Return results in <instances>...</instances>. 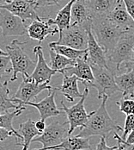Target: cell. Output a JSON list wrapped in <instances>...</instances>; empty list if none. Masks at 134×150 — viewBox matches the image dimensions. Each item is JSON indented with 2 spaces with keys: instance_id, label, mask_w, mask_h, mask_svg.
<instances>
[{
  "instance_id": "6da1fadb",
  "label": "cell",
  "mask_w": 134,
  "mask_h": 150,
  "mask_svg": "<svg viewBox=\"0 0 134 150\" xmlns=\"http://www.w3.org/2000/svg\"><path fill=\"white\" fill-rule=\"evenodd\" d=\"M109 97L103 96L102 98V103L97 110L90 112L88 122L86 124L80 128V131L77 135L82 137H90L93 135L105 136L110 132L122 131L119 124L113 120L107 110V101Z\"/></svg>"
},
{
  "instance_id": "7a4b0ae2",
  "label": "cell",
  "mask_w": 134,
  "mask_h": 150,
  "mask_svg": "<svg viewBox=\"0 0 134 150\" xmlns=\"http://www.w3.org/2000/svg\"><path fill=\"white\" fill-rule=\"evenodd\" d=\"M91 30L98 43L107 53V55L114 48L121 36L127 32L111 22L107 16L92 17Z\"/></svg>"
},
{
  "instance_id": "3957f363",
  "label": "cell",
  "mask_w": 134,
  "mask_h": 150,
  "mask_svg": "<svg viewBox=\"0 0 134 150\" xmlns=\"http://www.w3.org/2000/svg\"><path fill=\"white\" fill-rule=\"evenodd\" d=\"M27 43L20 42L18 40H13L11 45L5 47L6 53L11 58L13 73L10 81H14L17 79V74H21L22 77H29L33 74L36 63L29 58V56L24 51L23 46Z\"/></svg>"
},
{
  "instance_id": "277c9868",
  "label": "cell",
  "mask_w": 134,
  "mask_h": 150,
  "mask_svg": "<svg viewBox=\"0 0 134 150\" xmlns=\"http://www.w3.org/2000/svg\"><path fill=\"white\" fill-rule=\"evenodd\" d=\"M90 63V62H89ZM95 79L92 83L84 86L85 87H93L98 92V98L102 99L103 96L110 97L117 91H120L115 81L116 73L110 67H103L91 64Z\"/></svg>"
},
{
  "instance_id": "5b68a950",
  "label": "cell",
  "mask_w": 134,
  "mask_h": 150,
  "mask_svg": "<svg viewBox=\"0 0 134 150\" xmlns=\"http://www.w3.org/2000/svg\"><path fill=\"white\" fill-rule=\"evenodd\" d=\"M134 48V30L126 32L115 45L114 48L107 54L108 65L115 67L116 73L119 72L120 66L130 61Z\"/></svg>"
},
{
  "instance_id": "8992f818",
  "label": "cell",
  "mask_w": 134,
  "mask_h": 150,
  "mask_svg": "<svg viewBox=\"0 0 134 150\" xmlns=\"http://www.w3.org/2000/svg\"><path fill=\"white\" fill-rule=\"evenodd\" d=\"M89 87H85L83 92L80 100L72 107H67L63 101H61L60 110H62L66 115L67 121L65 122L69 124V135H71L76 128H83L88 122L90 113H88L85 110L84 103L89 95Z\"/></svg>"
},
{
  "instance_id": "52a82bcc",
  "label": "cell",
  "mask_w": 134,
  "mask_h": 150,
  "mask_svg": "<svg viewBox=\"0 0 134 150\" xmlns=\"http://www.w3.org/2000/svg\"><path fill=\"white\" fill-rule=\"evenodd\" d=\"M58 41L53 42L54 44L65 45L78 50H84L88 47L87 30L79 24H71L68 28L59 33Z\"/></svg>"
},
{
  "instance_id": "ba28073f",
  "label": "cell",
  "mask_w": 134,
  "mask_h": 150,
  "mask_svg": "<svg viewBox=\"0 0 134 150\" xmlns=\"http://www.w3.org/2000/svg\"><path fill=\"white\" fill-rule=\"evenodd\" d=\"M67 123H60L59 121H53L46 126V129L41 135L34 138L33 142H40L43 148L33 150H45L47 148L60 144L67 136H69V127Z\"/></svg>"
},
{
  "instance_id": "9c48e42d",
  "label": "cell",
  "mask_w": 134,
  "mask_h": 150,
  "mask_svg": "<svg viewBox=\"0 0 134 150\" xmlns=\"http://www.w3.org/2000/svg\"><path fill=\"white\" fill-rule=\"evenodd\" d=\"M49 83L50 82L38 84L31 79L29 77H22V81L21 82L15 95L12 97V99L15 103L20 105L25 102L32 101L41 91L45 90L51 91L53 89Z\"/></svg>"
},
{
  "instance_id": "30bf717a",
  "label": "cell",
  "mask_w": 134,
  "mask_h": 150,
  "mask_svg": "<svg viewBox=\"0 0 134 150\" xmlns=\"http://www.w3.org/2000/svg\"><path fill=\"white\" fill-rule=\"evenodd\" d=\"M0 29L3 36H18L27 33L25 23L19 16L2 8H0Z\"/></svg>"
},
{
  "instance_id": "8fae6325",
  "label": "cell",
  "mask_w": 134,
  "mask_h": 150,
  "mask_svg": "<svg viewBox=\"0 0 134 150\" xmlns=\"http://www.w3.org/2000/svg\"><path fill=\"white\" fill-rule=\"evenodd\" d=\"M0 8L5 9L14 15L19 16L24 23L28 20H41V18L35 12L34 0H11Z\"/></svg>"
},
{
  "instance_id": "7c38bea8",
  "label": "cell",
  "mask_w": 134,
  "mask_h": 150,
  "mask_svg": "<svg viewBox=\"0 0 134 150\" xmlns=\"http://www.w3.org/2000/svg\"><path fill=\"white\" fill-rule=\"evenodd\" d=\"M34 54L37 58V62L35 68L29 78L38 84L50 82L52 77L57 73V71L48 66L44 57L42 47L40 44L34 47Z\"/></svg>"
},
{
  "instance_id": "4fadbf2b",
  "label": "cell",
  "mask_w": 134,
  "mask_h": 150,
  "mask_svg": "<svg viewBox=\"0 0 134 150\" xmlns=\"http://www.w3.org/2000/svg\"><path fill=\"white\" fill-rule=\"evenodd\" d=\"M57 91H59V88L53 87V89L50 91L51 93L48 94V96L46 97L41 101L40 102L29 101V102H25L21 105H29L37 109L40 113V117L41 120L46 121L47 118L60 116L61 114V110L58 108L55 103V95Z\"/></svg>"
},
{
  "instance_id": "5bb4252c",
  "label": "cell",
  "mask_w": 134,
  "mask_h": 150,
  "mask_svg": "<svg viewBox=\"0 0 134 150\" xmlns=\"http://www.w3.org/2000/svg\"><path fill=\"white\" fill-rule=\"evenodd\" d=\"M62 74L76 75L79 81L84 86L92 83L95 79L91 65L88 60V54L76 60V63L72 67H68L60 72Z\"/></svg>"
},
{
  "instance_id": "9a60e30c",
  "label": "cell",
  "mask_w": 134,
  "mask_h": 150,
  "mask_svg": "<svg viewBox=\"0 0 134 150\" xmlns=\"http://www.w3.org/2000/svg\"><path fill=\"white\" fill-rule=\"evenodd\" d=\"M88 32V60L94 65H97L103 67H110L107 61V55L102 47L98 43L93 32L91 26L86 28ZM111 68V67H110Z\"/></svg>"
},
{
  "instance_id": "2e32d148",
  "label": "cell",
  "mask_w": 134,
  "mask_h": 150,
  "mask_svg": "<svg viewBox=\"0 0 134 150\" xmlns=\"http://www.w3.org/2000/svg\"><path fill=\"white\" fill-rule=\"evenodd\" d=\"M46 18L34 20L27 27V34L29 35V37L33 40H37L39 42V44H41L44 41L47 35H53L60 32L57 27L53 28L47 21L46 22Z\"/></svg>"
},
{
  "instance_id": "e0dca14e",
  "label": "cell",
  "mask_w": 134,
  "mask_h": 150,
  "mask_svg": "<svg viewBox=\"0 0 134 150\" xmlns=\"http://www.w3.org/2000/svg\"><path fill=\"white\" fill-rule=\"evenodd\" d=\"M107 17L110 19L111 22H113L122 30L126 31L134 30L133 19L127 12L125 4L122 0H119L115 8Z\"/></svg>"
},
{
  "instance_id": "ac0fdd59",
  "label": "cell",
  "mask_w": 134,
  "mask_h": 150,
  "mask_svg": "<svg viewBox=\"0 0 134 150\" xmlns=\"http://www.w3.org/2000/svg\"><path fill=\"white\" fill-rule=\"evenodd\" d=\"M92 16L85 0H75L72 7L71 24L83 25L84 28L90 27Z\"/></svg>"
},
{
  "instance_id": "d6986e66",
  "label": "cell",
  "mask_w": 134,
  "mask_h": 150,
  "mask_svg": "<svg viewBox=\"0 0 134 150\" xmlns=\"http://www.w3.org/2000/svg\"><path fill=\"white\" fill-rule=\"evenodd\" d=\"M91 145L89 137H82L79 135L67 136L60 144L45 150H89Z\"/></svg>"
},
{
  "instance_id": "ffe728a7",
  "label": "cell",
  "mask_w": 134,
  "mask_h": 150,
  "mask_svg": "<svg viewBox=\"0 0 134 150\" xmlns=\"http://www.w3.org/2000/svg\"><path fill=\"white\" fill-rule=\"evenodd\" d=\"M79 79L76 75L63 74V83L59 86V91L67 99V101L72 103L76 98H80L83 96L78 90L77 82Z\"/></svg>"
},
{
  "instance_id": "44dd1931",
  "label": "cell",
  "mask_w": 134,
  "mask_h": 150,
  "mask_svg": "<svg viewBox=\"0 0 134 150\" xmlns=\"http://www.w3.org/2000/svg\"><path fill=\"white\" fill-rule=\"evenodd\" d=\"M18 133L22 137V142H17L16 144L18 146H21L22 150H29L31 142H33L34 138L41 135V133L38 131V129L35 127V122L32 119H28L26 122L21 123L19 125Z\"/></svg>"
},
{
  "instance_id": "7402d4cb",
  "label": "cell",
  "mask_w": 134,
  "mask_h": 150,
  "mask_svg": "<svg viewBox=\"0 0 134 150\" xmlns=\"http://www.w3.org/2000/svg\"><path fill=\"white\" fill-rule=\"evenodd\" d=\"M119 0H85L92 17L108 16Z\"/></svg>"
},
{
  "instance_id": "603a6c76",
  "label": "cell",
  "mask_w": 134,
  "mask_h": 150,
  "mask_svg": "<svg viewBox=\"0 0 134 150\" xmlns=\"http://www.w3.org/2000/svg\"><path fill=\"white\" fill-rule=\"evenodd\" d=\"M115 81L123 98H134V69L115 75Z\"/></svg>"
},
{
  "instance_id": "cb8c5ba5",
  "label": "cell",
  "mask_w": 134,
  "mask_h": 150,
  "mask_svg": "<svg viewBox=\"0 0 134 150\" xmlns=\"http://www.w3.org/2000/svg\"><path fill=\"white\" fill-rule=\"evenodd\" d=\"M74 2L75 0H70L58 12L54 19H47L48 23L50 25H56L60 32L68 28L71 25L72 22V7Z\"/></svg>"
},
{
  "instance_id": "d4e9b609",
  "label": "cell",
  "mask_w": 134,
  "mask_h": 150,
  "mask_svg": "<svg viewBox=\"0 0 134 150\" xmlns=\"http://www.w3.org/2000/svg\"><path fill=\"white\" fill-rule=\"evenodd\" d=\"M8 80H5L3 84L0 83V114L8 112L11 109H18L23 105H17L10 98V90L8 88Z\"/></svg>"
},
{
  "instance_id": "484cf974",
  "label": "cell",
  "mask_w": 134,
  "mask_h": 150,
  "mask_svg": "<svg viewBox=\"0 0 134 150\" xmlns=\"http://www.w3.org/2000/svg\"><path fill=\"white\" fill-rule=\"evenodd\" d=\"M25 109H26V107H25V105H23L18 109H15V110L12 112H6L4 114H0V128H4V129H6L10 131H11L15 136L16 140H18V139L21 140L22 137H21L20 134L18 133V131H16L14 129L12 122H13V119L15 117L21 115L22 112L23 110H25Z\"/></svg>"
},
{
  "instance_id": "4316f807",
  "label": "cell",
  "mask_w": 134,
  "mask_h": 150,
  "mask_svg": "<svg viewBox=\"0 0 134 150\" xmlns=\"http://www.w3.org/2000/svg\"><path fill=\"white\" fill-rule=\"evenodd\" d=\"M50 54V67L56 70L57 73H60L61 70H64L65 68L68 67H72L76 63V60L69 59L59 53L55 52L53 49L50 48L49 51Z\"/></svg>"
},
{
  "instance_id": "83f0119b",
  "label": "cell",
  "mask_w": 134,
  "mask_h": 150,
  "mask_svg": "<svg viewBox=\"0 0 134 150\" xmlns=\"http://www.w3.org/2000/svg\"><path fill=\"white\" fill-rule=\"evenodd\" d=\"M49 48L53 49L55 52L59 53L60 54L72 59V60H77L81 57L85 56L86 54H88V50L84 49V50H78L73 47H68V46L65 45H58V44H54L53 42L49 43Z\"/></svg>"
},
{
  "instance_id": "f1b7e54d",
  "label": "cell",
  "mask_w": 134,
  "mask_h": 150,
  "mask_svg": "<svg viewBox=\"0 0 134 150\" xmlns=\"http://www.w3.org/2000/svg\"><path fill=\"white\" fill-rule=\"evenodd\" d=\"M13 73L12 64L9 55H1L0 56V79L4 77Z\"/></svg>"
},
{
  "instance_id": "f546056e",
  "label": "cell",
  "mask_w": 134,
  "mask_h": 150,
  "mask_svg": "<svg viewBox=\"0 0 134 150\" xmlns=\"http://www.w3.org/2000/svg\"><path fill=\"white\" fill-rule=\"evenodd\" d=\"M119 110L126 115L134 114V99L130 98H123L116 102Z\"/></svg>"
},
{
  "instance_id": "4dcf8cb0",
  "label": "cell",
  "mask_w": 134,
  "mask_h": 150,
  "mask_svg": "<svg viewBox=\"0 0 134 150\" xmlns=\"http://www.w3.org/2000/svg\"><path fill=\"white\" fill-rule=\"evenodd\" d=\"M134 129V114H130V115H126V120H125V124H124V128H123V134L121 138L123 140H126L128 134L133 131Z\"/></svg>"
},
{
  "instance_id": "1f68e13d",
  "label": "cell",
  "mask_w": 134,
  "mask_h": 150,
  "mask_svg": "<svg viewBox=\"0 0 134 150\" xmlns=\"http://www.w3.org/2000/svg\"><path fill=\"white\" fill-rule=\"evenodd\" d=\"M61 0H34L35 7H48L53 5H59Z\"/></svg>"
},
{
  "instance_id": "d6a6232c",
  "label": "cell",
  "mask_w": 134,
  "mask_h": 150,
  "mask_svg": "<svg viewBox=\"0 0 134 150\" xmlns=\"http://www.w3.org/2000/svg\"><path fill=\"white\" fill-rule=\"evenodd\" d=\"M95 150H118V145L117 146H108L107 144L106 137L101 136L100 142H98Z\"/></svg>"
},
{
  "instance_id": "836d02e7",
  "label": "cell",
  "mask_w": 134,
  "mask_h": 150,
  "mask_svg": "<svg viewBox=\"0 0 134 150\" xmlns=\"http://www.w3.org/2000/svg\"><path fill=\"white\" fill-rule=\"evenodd\" d=\"M114 138L116 139V141H119L121 143H124V144H126V145H133L134 144V129L133 131H131L126 140H123L121 138V136H119L117 132H114Z\"/></svg>"
},
{
  "instance_id": "e575fe53",
  "label": "cell",
  "mask_w": 134,
  "mask_h": 150,
  "mask_svg": "<svg viewBox=\"0 0 134 150\" xmlns=\"http://www.w3.org/2000/svg\"><path fill=\"white\" fill-rule=\"evenodd\" d=\"M125 4L127 12L134 21V0H122Z\"/></svg>"
},
{
  "instance_id": "d590c367",
  "label": "cell",
  "mask_w": 134,
  "mask_h": 150,
  "mask_svg": "<svg viewBox=\"0 0 134 150\" xmlns=\"http://www.w3.org/2000/svg\"><path fill=\"white\" fill-rule=\"evenodd\" d=\"M11 135H14V134L11 131H10L6 129H4V128H0V142L5 141ZM0 148H2V147L0 146Z\"/></svg>"
},
{
  "instance_id": "8d00e7d4",
  "label": "cell",
  "mask_w": 134,
  "mask_h": 150,
  "mask_svg": "<svg viewBox=\"0 0 134 150\" xmlns=\"http://www.w3.org/2000/svg\"><path fill=\"white\" fill-rule=\"evenodd\" d=\"M46 126H47V125L46 124V122H45L44 120L40 119L39 121L35 122V127H36V129H38V131L41 133V135L44 132L45 129H46Z\"/></svg>"
},
{
  "instance_id": "74e56055",
  "label": "cell",
  "mask_w": 134,
  "mask_h": 150,
  "mask_svg": "<svg viewBox=\"0 0 134 150\" xmlns=\"http://www.w3.org/2000/svg\"><path fill=\"white\" fill-rule=\"evenodd\" d=\"M124 64H125V68L126 69V71L134 69V48L133 53V56H132L131 60L128 61V62H126V63H124Z\"/></svg>"
},
{
  "instance_id": "f35d334b",
  "label": "cell",
  "mask_w": 134,
  "mask_h": 150,
  "mask_svg": "<svg viewBox=\"0 0 134 150\" xmlns=\"http://www.w3.org/2000/svg\"><path fill=\"white\" fill-rule=\"evenodd\" d=\"M117 142L121 145V147L123 148V149L124 150H134V144L133 145H126V144L121 143L119 141H117Z\"/></svg>"
},
{
  "instance_id": "ab89813d",
  "label": "cell",
  "mask_w": 134,
  "mask_h": 150,
  "mask_svg": "<svg viewBox=\"0 0 134 150\" xmlns=\"http://www.w3.org/2000/svg\"><path fill=\"white\" fill-rule=\"evenodd\" d=\"M11 0H0V5H4L5 4H7L8 2H10Z\"/></svg>"
},
{
  "instance_id": "60d3db41",
  "label": "cell",
  "mask_w": 134,
  "mask_h": 150,
  "mask_svg": "<svg viewBox=\"0 0 134 150\" xmlns=\"http://www.w3.org/2000/svg\"><path fill=\"white\" fill-rule=\"evenodd\" d=\"M1 55H8V54H7L6 52L3 51V50L0 48V56H1Z\"/></svg>"
},
{
  "instance_id": "b9f144b4",
  "label": "cell",
  "mask_w": 134,
  "mask_h": 150,
  "mask_svg": "<svg viewBox=\"0 0 134 150\" xmlns=\"http://www.w3.org/2000/svg\"><path fill=\"white\" fill-rule=\"evenodd\" d=\"M118 150H124L123 149V148L121 147V145H120L119 143H118Z\"/></svg>"
},
{
  "instance_id": "7bdbcfd3",
  "label": "cell",
  "mask_w": 134,
  "mask_h": 150,
  "mask_svg": "<svg viewBox=\"0 0 134 150\" xmlns=\"http://www.w3.org/2000/svg\"><path fill=\"white\" fill-rule=\"evenodd\" d=\"M0 83H1V82H0Z\"/></svg>"
}]
</instances>
